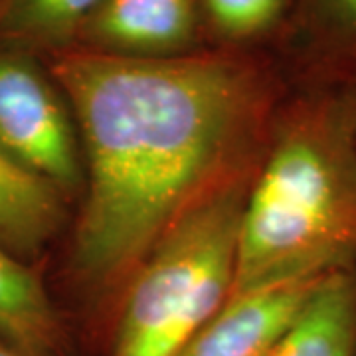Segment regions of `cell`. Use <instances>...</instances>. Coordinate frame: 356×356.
<instances>
[{"instance_id": "ba28073f", "label": "cell", "mask_w": 356, "mask_h": 356, "mask_svg": "<svg viewBox=\"0 0 356 356\" xmlns=\"http://www.w3.org/2000/svg\"><path fill=\"white\" fill-rule=\"evenodd\" d=\"M267 356H356V266L318 281Z\"/></svg>"}, {"instance_id": "9c48e42d", "label": "cell", "mask_w": 356, "mask_h": 356, "mask_svg": "<svg viewBox=\"0 0 356 356\" xmlns=\"http://www.w3.org/2000/svg\"><path fill=\"white\" fill-rule=\"evenodd\" d=\"M65 198L0 153V245L30 264L64 226Z\"/></svg>"}, {"instance_id": "52a82bcc", "label": "cell", "mask_w": 356, "mask_h": 356, "mask_svg": "<svg viewBox=\"0 0 356 356\" xmlns=\"http://www.w3.org/2000/svg\"><path fill=\"white\" fill-rule=\"evenodd\" d=\"M275 56L291 83H356V0H293Z\"/></svg>"}, {"instance_id": "8992f818", "label": "cell", "mask_w": 356, "mask_h": 356, "mask_svg": "<svg viewBox=\"0 0 356 356\" xmlns=\"http://www.w3.org/2000/svg\"><path fill=\"white\" fill-rule=\"evenodd\" d=\"M325 275L229 293L177 356H267Z\"/></svg>"}, {"instance_id": "9a60e30c", "label": "cell", "mask_w": 356, "mask_h": 356, "mask_svg": "<svg viewBox=\"0 0 356 356\" xmlns=\"http://www.w3.org/2000/svg\"><path fill=\"white\" fill-rule=\"evenodd\" d=\"M4 2H6V0H0V10H2V6H4Z\"/></svg>"}, {"instance_id": "7c38bea8", "label": "cell", "mask_w": 356, "mask_h": 356, "mask_svg": "<svg viewBox=\"0 0 356 356\" xmlns=\"http://www.w3.org/2000/svg\"><path fill=\"white\" fill-rule=\"evenodd\" d=\"M206 46L277 51L293 0H196Z\"/></svg>"}, {"instance_id": "8fae6325", "label": "cell", "mask_w": 356, "mask_h": 356, "mask_svg": "<svg viewBox=\"0 0 356 356\" xmlns=\"http://www.w3.org/2000/svg\"><path fill=\"white\" fill-rule=\"evenodd\" d=\"M103 0H6L0 10V44L40 58L70 50Z\"/></svg>"}, {"instance_id": "277c9868", "label": "cell", "mask_w": 356, "mask_h": 356, "mask_svg": "<svg viewBox=\"0 0 356 356\" xmlns=\"http://www.w3.org/2000/svg\"><path fill=\"white\" fill-rule=\"evenodd\" d=\"M0 153L64 198L83 188V154L64 91L44 58L0 44Z\"/></svg>"}, {"instance_id": "3957f363", "label": "cell", "mask_w": 356, "mask_h": 356, "mask_svg": "<svg viewBox=\"0 0 356 356\" xmlns=\"http://www.w3.org/2000/svg\"><path fill=\"white\" fill-rule=\"evenodd\" d=\"M255 168L202 198L147 255L125 287L111 356H177L228 299Z\"/></svg>"}, {"instance_id": "5bb4252c", "label": "cell", "mask_w": 356, "mask_h": 356, "mask_svg": "<svg viewBox=\"0 0 356 356\" xmlns=\"http://www.w3.org/2000/svg\"><path fill=\"white\" fill-rule=\"evenodd\" d=\"M350 89H353V99H355V119H356V83H353Z\"/></svg>"}, {"instance_id": "4fadbf2b", "label": "cell", "mask_w": 356, "mask_h": 356, "mask_svg": "<svg viewBox=\"0 0 356 356\" xmlns=\"http://www.w3.org/2000/svg\"><path fill=\"white\" fill-rule=\"evenodd\" d=\"M0 356H32L28 355L26 350H22L20 346H16L10 341H6L4 337H0Z\"/></svg>"}, {"instance_id": "5b68a950", "label": "cell", "mask_w": 356, "mask_h": 356, "mask_svg": "<svg viewBox=\"0 0 356 356\" xmlns=\"http://www.w3.org/2000/svg\"><path fill=\"white\" fill-rule=\"evenodd\" d=\"M74 48L119 58H172L206 48L196 0H103Z\"/></svg>"}, {"instance_id": "30bf717a", "label": "cell", "mask_w": 356, "mask_h": 356, "mask_svg": "<svg viewBox=\"0 0 356 356\" xmlns=\"http://www.w3.org/2000/svg\"><path fill=\"white\" fill-rule=\"evenodd\" d=\"M0 337L32 356H58L62 321L34 269L0 245Z\"/></svg>"}, {"instance_id": "7a4b0ae2", "label": "cell", "mask_w": 356, "mask_h": 356, "mask_svg": "<svg viewBox=\"0 0 356 356\" xmlns=\"http://www.w3.org/2000/svg\"><path fill=\"white\" fill-rule=\"evenodd\" d=\"M355 266L353 89L291 83L248 191L232 293Z\"/></svg>"}, {"instance_id": "6da1fadb", "label": "cell", "mask_w": 356, "mask_h": 356, "mask_svg": "<svg viewBox=\"0 0 356 356\" xmlns=\"http://www.w3.org/2000/svg\"><path fill=\"white\" fill-rule=\"evenodd\" d=\"M44 60L81 143L72 271L93 293L125 289L191 208L259 165L291 86L269 50L145 60L70 48Z\"/></svg>"}]
</instances>
